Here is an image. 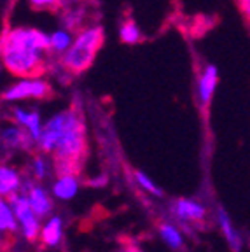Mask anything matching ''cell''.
Instances as JSON below:
<instances>
[{
	"label": "cell",
	"mask_w": 250,
	"mask_h": 252,
	"mask_svg": "<svg viewBox=\"0 0 250 252\" xmlns=\"http://www.w3.org/2000/svg\"><path fill=\"white\" fill-rule=\"evenodd\" d=\"M103 39H105V33L102 25H86L75 33L70 49L58 60V63L70 75H81L93 65Z\"/></svg>",
	"instance_id": "cell-3"
},
{
	"label": "cell",
	"mask_w": 250,
	"mask_h": 252,
	"mask_svg": "<svg viewBox=\"0 0 250 252\" xmlns=\"http://www.w3.org/2000/svg\"><path fill=\"white\" fill-rule=\"evenodd\" d=\"M40 238H42V244L46 247H58L62 244L63 238V220L60 216L49 217V220L46 222V226L42 228L40 233Z\"/></svg>",
	"instance_id": "cell-17"
},
{
	"label": "cell",
	"mask_w": 250,
	"mask_h": 252,
	"mask_svg": "<svg viewBox=\"0 0 250 252\" xmlns=\"http://www.w3.org/2000/svg\"><path fill=\"white\" fill-rule=\"evenodd\" d=\"M215 217H217V224H219L224 240H226V244L229 245L231 252H242L243 238H242V235H240L238 229H236V226L233 224L229 214L224 210V207H217Z\"/></svg>",
	"instance_id": "cell-11"
},
{
	"label": "cell",
	"mask_w": 250,
	"mask_h": 252,
	"mask_svg": "<svg viewBox=\"0 0 250 252\" xmlns=\"http://www.w3.org/2000/svg\"><path fill=\"white\" fill-rule=\"evenodd\" d=\"M0 63L18 79L40 77L49 68V32L35 27H11L0 37Z\"/></svg>",
	"instance_id": "cell-1"
},
{
	"label": "cell",
	"mask_w": 250,
	"mask_h": 252,
	"mask_svg": "<svg viewBox=\"0 0 250 252\" xmlns=\"http://www.w3.org/2000/svg\"><path fill=\"white\" fill-rule=\"evenodd\" d=\"M7 203L12 207V212L18 219V224L21 226L23 236L28 242H35L40 233V219L33 214L28 198L21 193H12L11 196H7Z\"/></svg>",
	"instance_id": "cell-5"
},
{
	"label": "cell",
	"mask_w": 250,
	"mask_h": 252,
	"mask_svg": "<svg viewBox=\"0 0 250 252\" xmlns=\"http://www.w3.org/2000/svg\"><path fill=\"white\" fill-rule=\"evenodd\" d=\"M133 179H135V182H137V184L144 189L145 193L153 194V196H156V198H163L164 196L163 189H161L159 186L153 181V179L149 177V175H145L142 170H135V172H133Z\"/></svg>",
	"instance_id": "cell-20"
},
{
	"label": "cell",
	"mask_w": 250,
	"mask_h": 252,
	"mask_svg": "<svg viewBox=\"0 0 250 252\" xmlns=\"http://www.w3.org/2000/svg\"><path fill=\"white\" fill-rule=\"evenodd\" d=\"M157 231H159L161 240L168 245L172 251H184L186 249V240H184V233L180 231L175 224H172L170 220H161L157 224Z\"/></svg>",
	"instance_id": "cell-14"
},
{
	"label": "cell",
	"mask_w": 250,
	"mask_h": 252,
	"mask_svg": "<svg viewBox=\"0 0 250 252\" xmlns=\"http://www.w3.org/2000/svg\"><path fill=\"white\" fill-rule=\"evenodd\" d=\"M11 119L16 123L18 126H21L23 130L28 131L33 142L39 146L40 135H42V128L44 123L42 118H40V112L35 109H25V107L20 105H12L11 107Z\"/></svg>",
	"instance_id": "cell-10"
},
{
	"label": "cell",
	"mask_w": 250,
	"mask_h": 252,
	"mask_svg": "<svg viewBox=\"0 0 250 252\" xmlns=\"http://www.w3.org/2000/svg\"><path fill=\"white\" fill-rule=\"evenodd\" d=\"M86 154V125L82 112L75 107L65 109L60 140L53 153L56 175H77Z\"/></svg>",
	"instance_id": "cell-2"
},
{
	"label": "cell",
	"mask_w": 250,
	"mask_h": 252,
	"mask_svg": "<svg viewBox=\"0 0 250 252\" xmlns=\"http://www.w3.org/2000/svg\"><path fill=\"white\" fill-rule=\"evenodd\" d=\"M2 70H4V67H2V63H0V75H2Z\"/></svg>",
	"instance_id": "cell-26"
},
{
	"label": "cell",
	"mask_w": 250,
	"mask_h": 252,
	"mask_svg": "<svg viewBox=\"0 0 250 252\" xmlns=\"http://www.w3.org/2000/svg\"><path fill=\"white\" fill-rule=\"evenodd\" d=\"M58 23L62 28L77 33L79 30L86 27V9L82 7V4L74 5V7L60 9L58 14Z\"/></svg>",
	"instance_id": "cell-12"
},
{
	"label": "cell",
	"mask_w": 250,
	"mask_h": 252,
	"mask_svg": "<svg viewBox=\"0 0 250 252\" xmlns=\"http://www.w3.org/2000/svg\"><path fill=\"white\" fill-rule=\"evenodd\" d=\"M0 147L4 151H33L37 144L28 135L27 130L18 126L14 121L0 125Z\"/></svg>",
	"instance_id": "cell-7"
},
{
	"label": "cell",
	"mask_w": 250,
	"mask_h": 252,
	"mask_svg": "<svg viewBox=\"0 0 250 252\" xmlns=\"http://www.w3.org/2000/svg\"><path fill=\"white\" fill-rule=\"evenodd\" d=\"M170 214L180 226L189 231V224H203L207 220V207L192 198H177L170 203Z\"/></svg>",
	"instance_id": "cell-6"
},
{
	"label": "cell",
	"mask_w": 250,
	"mask_h": 252,
	"mask_svg": "<svg viewBox=\"0 0 250 252\" xmlns=\"http://www.w3.org/2000/svg\"><path fill=\"white\" fill-rule=\"evenodd\" d=\"M23 186V179L18 170L11 166H0V198H7L12 193H18Z\"/></svg>",
	"instance_id": "cell-15"
},
{
	"label": "cell",
	"mask_w": 250,
	"mask_h": 252,
	"mask_svg": "<svg viewBox=\"0 0 250 252\" xmlns=\"http://www.w3.org/2000/svg\"><path fill=\"white\" fill-rule=\"evenodd\" d=\"M79 4H81V0H60V9L74 7V5H79Z\"/></svg>",
	"instance_id": "cell-24"
},
{
	"label": "cell",
	"mask_w": 250,
	"mask_h": 252,
	"mask_svg": "<svg viewBox=\"0 0 250 252\" xmlns=\"http://www.w3.org/2000/svg\"><path fill=\"white\" fill-rule=\"evenodd\" d=\"M53 94V86L47 79L40 77H23L9 84L0 98L9 103L27 102V100H46Z\"/></svg>",
	"instance_id": "cell-4"
},
{
	"label": "cell",
	"mask_w": 250,
	"mask_h": 252,
	"mask_svg": "<svg viewBox=\"0 0 250 252\" xmlns=\"http://www.w3.org/2000/svg\"><path fill=\"white\" fill-rule=\"evenodd\" d=\"M119 252H142L138 247H133V245H129V247H125L123 251H119Z\"/></svg>",
	"instance_id": "cell-25"
},
{
	"label": "cell",
	"mask_w": 250,
	"mask_h": 252,
	"mask_svg": "<svg viewBox=\"0 0 250 252\" xmlns=\"http://www.w3.org/2000/svg\"><path fill=\"white\" fill-rule=\"evenodd\" d=\"M119 39L123 44H128V46H135L142 40V30L133 20H126L119 27Z\"/></svg>",
	"instance_id": "cell-19"
},
{
	"label": "cell",
	"mask_w": 250,
	"mask_h": 252,
	"mask_svg": "<svg viewBox=\"0 0 250 252\" xmlns=\"http://www.w3.org/2000/svg\"><path fill=\"white\" fill-rule=\"evenodd\" d=\"M238 7L245 21L250 25V0H238Z\"/></svg>",
	"instance_id": "cell-23"
},
{
	"label": "cell",
	"mask_w": 250,
	"mask_h": 252,
	"mask_svg": "<svg viewBox=\"0 0 250 252\" xmlns=\"http://www.w3.org/2000/svg\"><path fill=\"white\" fill-rule=\"evenodd\" d=\"M21 194L28 198L30 207L39 219H44L53 212V200L47 194V191L40 184H35L33 181H27L21 186Z\"/></svg>",
	"instance_id": "cell-9"
},
{
	"label": "cell",
	"mask_w": 250,
	"mask_h": 252,
	"mask_svg": "<svg viewBox=\"0 0 250 252\" xmlns=\"http://www.w3.org/2000/svg\"><path fill=\"white\" fill-rule=\"evenodd\" d=\"M18 231V219L12 212L7 200L0 198V233H14Z\"/></svg>",
	"instance_id": "cell-18"
},
{
	"label": "cell",
	"mask_w": 250,
	"mask_h": 252,
	"mask_svg": "<svg viewBox=\"0 0 250 252\" xmlns=\"http://www.w3.org/2000/svg\"><path fill=\"white\" fill-rule=\"evenodd\" d=\"M31 173H33V179L35 181H44L47 177V173H49V165H47V159L46 156L42 154H35L33 159H31Z\"/></svg>",
	"instance_id": "cell-21"
},
{
	"label": "cell",
	"mask_w": 250,
	"mask_h": 252,
	"mask_svg": "<svg viewBox=\"0 0 250 252\" xmlns=\"http://www.w3.org/2000/svg\"><path fill=\"white\" fill-rule=\"evenodd\" d=\"M75 33L65 30V28H55L53 32H49V56L51 60H60L70 49L72 42H74Z\"/></svg>",
	"instance_id": "cell-13"
},
{
	"label": "cell",
	"mask_w": 250,
	"mask_h": 252,
	"mask_svg": "<svg viewBox=\"0 0 250 252\" xmlns=\"http://www.w3.org/2000/svg\"><path fill=\"white\" fill-rule=\"evenodd\" d=\"M219 86V68L214 63H207L199 72L196 83V98L201 107H208L214 98L215 90Z\"/></svg>",
	"instance_id": "cell-8"
},
{
	"label": "cell",
	"mask_w": 250,
	"mask_h": 252,
	"mask_svg": "<svg viewBox=\"0 0 250 252\" xmlns=\"http://www.w3.org/2000/svg\"><path fill=\"white\" fill-rule=\"evenodd\" d=\"M28 5L37 11H58L60 0H27Z\"/></svg>",
	"instance_id": "cell-22"
},
{
	"label": "cell",
	"mask_w": 250,
	"mask_h": 252,
	"mask_svg": "<svg viewBox=\"0 0 250 252\" xmlns=\"http://www.w3.org/2000/svg\"><path fill=\"white\" fill-rule=\"evenodd\" d=\"M53 196L56 200L68 201L77 194L79 191V179L77 175H60L58 181L53 184Z\"/></svg>",
	"instance_id": "cell-16"
}]
</instances>
